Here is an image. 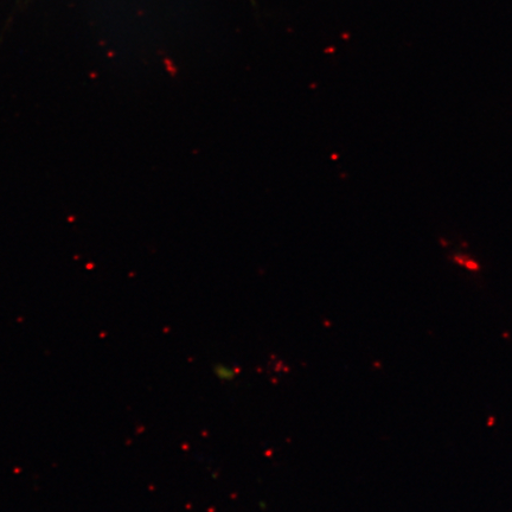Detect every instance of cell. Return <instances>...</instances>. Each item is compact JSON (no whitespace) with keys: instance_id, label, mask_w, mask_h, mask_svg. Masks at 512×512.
Here are the masks:
<instances>
[]
</instances>
